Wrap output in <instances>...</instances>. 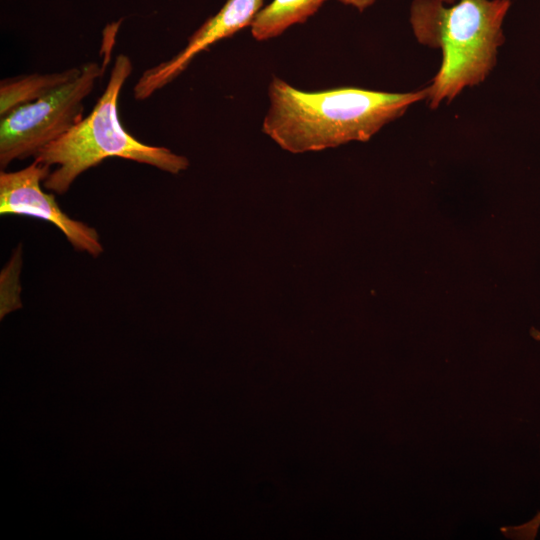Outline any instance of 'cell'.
Masks as SVG:
<instances>
[{
	"mask_svg": "<svg viewBox=\"0 0 540 540\" xmlns=\"http://www.w3.org/2000/svg\"><path fill=\"white\" fill-rule=\"evenodd\" d=\"M47 165L33 161L29 166L13 172L0 173L1 215H24L54 224L70 244L81 252L97 257L103 246L97 231L63 212L53 194L41 188L50 173Z\"/></svg>",
	"mask_w": 540,
	"mask_h": 540,
	"instance_id": "5b68a950",
	"label": "cell"
},
{
	"mask_svg": "<svg viewBox=\"0 0 540 540\" xmlns=\"http://www.w3.org/2000/svg\"><path fill=\"white\" fill-rule=\"evenodd\" d=\"M103 66L87 62L67 82L40 98L1 116L0 166L35 156L83 118V102L103 74Z\"/></svg>",
	"mask_w": 540,
	"mask_h": 540,
	"instance_id": "277c9868",
	"label": "cell"
},
{
	"mask_svg": "<svg viewBox=\"0 0 540 540\" xmlns=\"http://www.w3.org/2000/svg\"><path fill=\"white\" fill-rule=\"evenodd\" d=\"M132 71L131 59L119 54L92 111L34 156L39 163L56 166L43 181L45 189L63 194L83 172L111 157L144 163L172 174L189 167L185 156L166 147L144 144L123 128L118 101Z\"/></svg>",
	"mask_w": 540,
	"mask_h": 540,
	"instance_id": "3957f363",
	"label": "cell"
},
{
	"mask_svg": "<svg viewBox=\"0 0 540 540\" xmlns=\"http://www.w3.org/2000/svg\"><path fill=\"white\" fill-rule=\"evenodd\" d=\"M510 6V0L412 1L409 19L416 40L442 53L438 72L427 86L430 108L452 101L489 76L504 43Z\"/></svg>",
	"mask_w": 540,
	"mask_h": 540,
	"instance_id": "7a4b0ae2",
	"label": "cell"
},
{
	"mask_svg": "<svg viewBox=\"0 0 540 540\" xmlns=\"http://www.w3.org/2000/svg\"><path fill=\"white\" fill-rule=\"evenodd\" d=\"M80 69L81 66L56 73L29 74L3 80L0 85V116L40 98L76 76Z\"/></svg>",
	"mask_w": 540,
	"mask_h": 540,
	"instance_id": "ba28073f",
	"label": "cell"
},
{
	"mask_svg": "<svg viewBox=\"0 0 540 540\" xmlns=\"http://www.w3.org/2000/svg\"><path fill=\"white\" fill-rule=\"evenodd\" d=\"M440 1H442V2H444V3H446V4H453V3H455L457 0H440Z\"/></svg>",
	"mask_w": 540,
	"mask_h": 540,
	"instance_id": "8fae6325",
	"label": "cell"
},
{
	"mask_svg": "<svg viewBox=\"0 0 540 540\" xmlns=\"http://www.w3.org/2000/svg\"><path fill=\"white\" fill-rule=\"evenodd\" d=\"M535 339L540 340V332L539 331H537L535 333Z\"/></svg>",
	"mask_w": 540,
	"mask_h": 540,
	"instance_id": "7c38bea8",
	"label": "cell"
},
{
	"mask_svg": "<svg viewBox=\"0 0 540 540\" xmlns=\"http://www.w3.org/2000/svg\"><path fill=\"white\" fill-rule=\"evenodd\" d=\"M340 3L351 6L362 12L372 6L377 0H338Z\"/></svg>",
	"mask_w": 540,
	"mask_h": 540,
	"instance_id": "30bf717a",
	"label": "cell"
},
{
	"mask_svg": "<svg viewBox=\"0 0 540 540\" xmlns=\"http://www.w3.org/2000/svg\"><path fill=\"white\" fill-rule=\"evenodd\" d=\"M540 452V445H539ZM540 529V511L530 520L519 525L503 526L500 532L505 538L513 540H533L537 537Z\"/></svg>",
	"mask_w": 540,
	"mask_h": 540,
	"instance_id": "9c48e42d",
	"label": "cell"
},
{
	"mask_svg": "<svg viewBox=\"0 0 540 540\" xmlns=\"http://www.w3.org/2000/svg\"><path fill=\"white\" fill-rule=\"evenodd\" d=\"M428 87L386 92L359 87L304 91L274 76L262 131L292 153L368 141L413 104L427 100Z\"/></svg>",
	"mask_w": 540,
	"mask_h": 540,
	"instance_id": "6da1fadb",
	"label": "cell"
},
{
	"mask_svg": "<svg viewBox=\"0 0 540 540\" xmlns=\"http://www.w3.org/2000/svg\"><path fill=\"white\" fill-rule=\"evenodd\" d=\"M263 3L264 0H226L216 14L192 33L177 54L142 73L133 88L134 98L143 101L151 97L177 78L198 54L251 26Z\"/></svg>",
	"mask_w": 540,
	"mask_h": 540,
	"instance_id": "8992f818",
	"label": "cell"
},
{
	"mask_svg": "<svg viewBox=\"0 0 540 540\" xmlns=\"http://www.w3.org/2000/svg\"><path fill=\"white\" fill-rule=\"evenodd\" d=\"M327 0H272L263 7L251 24V34L258 41L280 36L295 24L304 23Z\"/></svg>",
	"mask_w": 540,
	"mask_h": 540,
	"instance_id": "52a82bcc",
	"label": "cell"
}]
</instances>
